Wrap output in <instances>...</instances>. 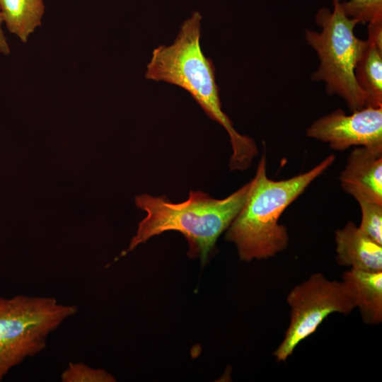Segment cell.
Returning <instances> with one entry per match:
<instances>
[{"mask_svg":"<svg viewBox=\"0 0 382 382\" xmlns=\"http://www.w3.org/2000/svg\"><path fill=\"white\" fill-rule=\"evenodd\" d=\"M63 382H113L115 378L102 369H94L83 363L70 362L61 374Z\"/></svg>","mask_w":382,"mask_h":382,"instance_id":"9a60e30c","label":"cell"},{"mask_svg":"<svg viewBox=\"0 0 382 382\" xmlns=\"http://www.w3.org/2000/svg\"><path fill=\"white\" fill-rule=\"evenodd\" d=\"M358 203L361 213L359 229L382 245V204L364 201Z\"/></svg>","mask_w":382,"mask_h":382,"instance_id":"5bb4252c","label":"cell"},{"mask_svg":"<svg viewBox=\"0 0 382 382\" xmlns=\"http://www.w3.org/2000/svg\"><path fill=\"white\" fill-rule=\"evenodd\" d=\"M44 0H0V13L8 30L22 42L41 25Z\"/></svg>","mask_w":382,"mask_h":382,"instance_id":"8fae6325","label":"cell"},{"mask_svg":"<svg viewBox=\"0 0 382 382\" xmlns=\"http://www.w3.org/2000/svg\"><path fill=\"white\" fill-rule=\"evenodd\" d=\"M335 160L330 154L306 173L274 180L267 176L266 158L261 157L247 199L226 230L225 238L235 244L241 260L267 259L288 247L289 237L279 223L280 216Z\"/></svg>","mask_w":382,"mask_h":382,"instance_id":"7a4b0ae2","label":"cell"},{"mask_svg":"<svg viewBox=\"0 0 382 382\" xmlns=\"http://www.w3.org/2000/svg\"><path fill=\"white\" fill-rule=\"evenodd\" d=\"M336 261L340 266L366 272L382 271V245L352 221L335 232Z\"/></svg>","mask_w":382,"mask_h":382,"instance_id":"9c48e42d","label":"cell"},{"mask_svg":"<svg viewBox=\"0 0 382 382\" xmlns=\"http://www.w3.org/2000/svg\"><path fill=\"white\" fill-rule=\"evenodd\" d=\"M251 181L226 197L218 199L202 191L189 193L187 200L171 202L166 196L147 194L135 197L137 207L146 216L138 225L136 235L121 256L133 250L150 238L167 231H179L189 244L188 255L204 263L217 238L229 226L244 204Z\"/></svg>","mask_w":382,"mask_h":382,"instance_id":"3957f363","label":"cell"},{"mask_svg":"<svg viewBox=\"0 0 382 382\" xmlns=\"http://www.w3.org/2000/svg\"><path fill=\"white\" fill-rule=\"evenodd\" d=\"M340 182L343 190L358 202L382 204V152L355 148L340 173Z\"/></svg>","mask_w":382,"mask_h":382,"instance_id":"ba28073f","label":"cell"},{"mask_svg":"<svg viewBox=\"0 0 382 382\" xmlns=\"http://www.w3.org/2000/svg\"><path fill=\"white\" fill-rule=\"evenodd\" d=\"M77 312L54 297H0V381L13 367L46 347L49 335Z\"/></svg>","mask_w":382,"mask_h":382,"instance_id":"5b68a950","label":"cell"},{"mask_svg":"<svg viewBox=\"0 0 382 382\" xmlns=\"http://www.w3.org/2000/svg\"><path fill=\"white\" fill-rule=\"evenodd\" d=\"M333 9L320 8L316 23L320 31H305V40L316 52L320 65L311 79L323 81L328 95H337L356 111L366 106V96L358 86L354 69L369 42L355 36L356 21L347 17L340 0H332Z\"/></svg>","mask_w":382,"mask_h":382,"instance_id":"277c9868","label":"cell"},{"mask_svg":"<svg viewBox=\"0 0 382 382\" xmlns=\"http://www.w3.org/2000/svg\"><path fill=\"white\" fill-rule=\"evenodd\" d=\"M345 14L357 23H369L382 19V0H349L341 1Z\"/></svg>","mask_w":382,"mask_h":382,"instance_id":"4fadbf2b","label":"cell"},{"mask_svg":"<svg viewBox=\"0 0 382 382\" xmlns=\"http://www.w3.org/2000/svg\"><path fill=\"white\" fill-rule=\"evenodd\" d=\"M382 50V19L368 23V40Z\"/></svg>","mask_w":382,"mask_h":382,"instance_id":"2e32d148","label":"cell"},{"mask_svg":"<svg viewBox=\"0 0 382 382\" xmlns=\"http://www.w3.org/2000/svg\"><path fill=\"white\" fill-rule=\"evenodd\" d=\"M3 24L4 21L0 13V53L8 55L10 54V47L2 29Z\"/></svg>","mask_w":382,"mask_h":382,"instance_id":"e0dca14e","label":"cell"},{"mask_svg":"<svg viewBox=\"0 0 382 382\" xmlns=\"http://www.w3.org/2000/svg\"><path fill=\"white\" fill-rule=\"evenodd\" d=\"M202 15L194 11L181 25L174 42L154 50L145 78L178 86L187 91L212 120L228 132L233 153L232 170H243L258 154L255 141L239 134L223 112L213 62L204 56L201 46Z\"/></svg>","mask_w":382,"mask_h":382,"instance_id":"6da1fadb","label":"cell"},{"mask_svg":"<svg viewBox=\"0 0 382 382\" xmlns=\"http://www.w3.org/2000/svg\"><path fill=\"white\" fill-rule=\"evenodd\" d=\"M290 323L284 337L274 352L277 361H285L298 345L314 333L333 313L348 315L356 308L354 297L343 282L330 280L322 273L311 274L288 294Z\"/></svg>","mask_w":382,"mask_h":382,"instance_id":"8992f818","label":"cell"},{"mask_svg":"<svg viewBox=\"0 0 382 382\" xmlns=\"http://www.w3.org/2000/svg\"><path fill=\"white\" fill-rule=\"evenodd\" d=\"M368 42L356 65L354 76L358 86L365 93V107L380 108L382 107V50Z\"/></svg>","mask_w":382,"mask_h":382,"instance_id":"7c38bea8","label":"cell"},{"mask_svg":"<svg viewBox=\"0 0 382 382\" xmlns=\"http://www.w3.org/2000/svg\"><path fill=\"white\" fill-rule=\"evenodd\" d=\"M306 134L337 151L359 146L382 152V107H364L349 115L337 109L314 121Z\"/></svg>","mask_w":382,"mask_h":382,"instance_id":"52a82bcc","label":"cell"},{"mask_svg":"<svg viewBox=\"0 0 382 382\" xmlns=\"http://www.w3.org/2000/svg\"><path fill=\"white\" fill-rule=\"evenodd\" d=\"M342 281L351 290L361 319L368 325L382 322V271L366 272L349 269Z\"/></svg>","mask_w":382,"mask_h":382,"instance_id":"30bf717a","label":"cell"}]
</instances>
